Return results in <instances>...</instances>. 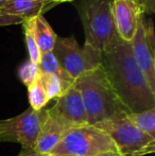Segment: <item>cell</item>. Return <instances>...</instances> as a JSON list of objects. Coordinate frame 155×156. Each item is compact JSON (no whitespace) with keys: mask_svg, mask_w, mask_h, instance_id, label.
<instances>
[{"mask_svg":"<svg viewBox=\"0 0 155 156\" xmlns=\"http://www.w3.org/2000/svg\"><path fill=\"white\" fill-rule=\"evenodd\" d=\"M68 131L69 129H66L64 125H62L60 122L48 115L39 132L34 150L41 153H50Z\"/></svg>","mask_w":155,"mask_h":156,"instance_id":"12","label":"cell"},{"mask_svg":"<svg viewBox=\"0 0 155 156\" xmlns=\"http://www.w3.org/2000/svg\"><path fill=\"white\" fill-rule=\"evenodd\" d=\"M101 67L119 102L128 113L155 108V93L135 61L131 44L119 38L102 51Z\"/></svg>","mask_w":155,"mask_h":156,"instance_id":"1","label":"cell"},{"mask_svg":"<svg viewBox=\"0 0 155 156\" xmlns=\"http://www.w3.org/2000/svg\"><path fill=\"white\" fill-rule=\"evenodd\" d=\"M125 115L123 114L93 126L110 136L121 156H143L154 153L155 138L134 126Z\"/></svg>","mask_w":155,"mask_h":156,"instance_id":"6","label":"cell"},{"mask_svg":"<svg viewBox=\"0 0 155 156\" xmlns=\"http://www.w3.org/2000/svg\"><path fill=\"white\" fill-rule=\"evenodd\" d=\"M46 1L56 5V4H58V3H63V2H71V1H76V0H46Z\"/></svg>","mask_w":155,"mask_h":156,"instance_id":"24","label":"cell"},{"mask_svg":"<svg viewBox=\"0 0 155 156\" xmlns=\"http://www.w3.org/2000/svg\"><path fill=\"white\" fill-rule=\"evenodd\" d=\"M28 96H29L30 107L33 108L34 111H41L47 105L49 102L47 99V94L41 85V81L37 78L34 83H32L28 87Z\"/></svg>","mask_w":155,"mask_h":156,"instance_id":"18","label":"cell"},{"mask_svg":"<svg viewBox=\"0 0 155 156\" xmlns=\"http://www.w3.org/2000/svg\"><path fill=\"white\" fill-rule=\"evenodd\" d=\"M115 156H121V154H120V153H119V152H117V153H116V154H115Z\"/></svg>","mask_w":155,"mask_h":156,"instance_id":"28","label":"cell"},{"mask_svg":"<svg viewBox=\"0 0 155 156\" xmlns=\"http://www.w3.org/2000/svg\"><path fill=\"white\" fill-rule=\"evenodd\" d=\"M52 52L62 69L73 82L101 66L102 52L86 43L81 47L72 35L58 36Z\"/></svg>","mask_w":155,"mask_h":156,"instance_id":"5","label":"cell"},{"mask_svg":"<svg viewBox=\"0 0 155 156\" xmlns=\"http://www.w3.org/2000/svg\"><path fill=\"white\" fill-rule=\"evenodd\" d=\"M38 76H39L38 66L36 64L32 63L30 60L26 61L25 63L21 64L18 69L19 79H20V81L27 87H29L32 83L35 82L36 79L38 78Z\"/></svg>","mask_w":155,"mask_h":156,"instance_id":"19","label":"cell"},{"mask_svg":"<svg viewBox=\"0 0 155 156\" xmlns=\"http://www.w3.org/2000/svg\"><path fill=\"white\" fill-rule=\"evenodd\" d=\"M23 18H19L16 16H12V15H5L0 13V27H4V26H13V25H19V23H23Z\"/></svg>","mask_w":155,"mask_h":156,"instance_id":"21","label":"cell"},{"mask_svg":"<svg viewBox=\"0 0 155 156\" xmlns=\"http://www.w3.org/2000/svg\"><path fill=\"white\" fill-rule=\"evenodd\" d=\"M82 97L88 125H96L128 114L108 83L103 69L99 68L75 81Z\"/></svg>","mask_w":155,"mask_h":156,"instance_id":"2","label":"cell"},{"mask_svg":"<svg viewBox=\"0 0 155 156\" xmlns=\"http://www.w3.org/2000/svg\"><path fill=\"white\" fill-rule=\"evenodd\" d=\"M114 0H78L77 10L82 21L85 43L104 51L119 39L113 17Z\"/></svg>","mask_w":155,"mask_h":156,"instance_id":"3","label":"cell"},{"mask_svg":"<svg viewBox=\"0 0 155 156\" xmlns=\"http://www.w3.org/2000/svg\"><path fill=\"white\" fill-rule=\"evenodd\" d=\"M143 19H145V16L139 23L136 34L130 44L137 65L143 71L151 89L155 93V53L151 50V48L149 47L147 41H146L145 31H143Z\"/></svg>","mask_w":155,"mask_h":156,"instance_id":"10","label":"cell"},{"mask_svg":"<svg viewBox=\"0 0 155 156\" xmlns=\"http://www.w3.org/2000/svg\"><path fill=\"white\" fill-rule=\"evenodd\" d=\"M4 141V132L3 126H2V121L0 120V142Z\"/></svg>","mask_w":155,"mask_h":156,"instance_id":"25","label":"cell"},{"mask_svg":"<svg viewBox=\"0 0 155 156\" xmlns=\"http://www.w3.org/2000/svg\"><path fill=\"white\" fill-rule=\"evenodd\" d=\"M32 27H33V34L35 37L36 44H37L41 53L53 51L58 35L49 25L47 19L43 15L33 17Z\"/></svg>","mask_w":155,"mask_h":156,"instance_id":"13","label":"cell"},{"mask_svg":"<svg viewBox=\"0 0 155 156\" xmlns=\"http://www.w3.org/2000/svg\"><path fill=\"white\" fill-rule=\"evenodd\" d=\"M38 79L46 91L48 101L52 100V99H58V97L62 96L69 87H71V86L66 85L60 78H58V76H54V74L39 72Z\"/></svg>","mask_w":155,"mask_h":156,"instance_id":"16","label":"cell"},{"mask_svg":"<svg viewBox=\"0 0 155 156\" xmlns=\"http://www.w3.org/2000/svg\"><path fill=\"white\" fill-rule=\"evenodd\" d=\"M118 152L110 136L93 125L70 129L49 154L53 156H90Z\"/></svg>","mask_w":155,"mask_h":156,"instance_id":"4","label":"cell"},{"mask_svg":"<svg viewBox=\"0 0 155 156\" xmlns=\"http://www.w3.org/2000/svg\"><path fill=\"white\" fill-rule=\"evenodd\" d=\"M6 1H8V0H0V8H1V6L3 5V4L5 3Z\"/></svg>","mask_w":155,"mask_h":156,"instance_id":"27","label":"cell"},{"mask_svg":"<svg viewBox=\"0 0 155 156\" xmlns=\"http://www.w3.org/2000/svg\"><path fill=\"white\" fill-rule=\"evenodd\" d=\"M47 113L68 129L88 124L82 97L75 84L56 99L55 104L47 109Z\"/></svg>","mask_w":155,"mask_h":156,"instance_id":"8","label":"cell"},{"mask_svg":"<svg viewBox=\"0 0 155 156\" xmlns=\"http://www.w3.org/2000/svg\"><path fill=\"white\" fill-rule=\"evenodd\" d=\"M143 31H145V37L147 41L149 47L151 48V50L155 53V37H154V27L152 19H148V21H146L143 19Z\"/></svg>","mask_w":155,"mask_h":156,"instance_id":"20","label":"cell"},{"mask_svg":"<svg viewBox=\"0 0 155 156\" xmlns=\"http://www.w3.org/2000/svg\"><path fill=\"white\" fill-rule=\"evenodd\" d=\"M23 31H25V41L27 46L28 53H29V60L32 63L38 65L41 61V52L39 50L37 44H36L35 37L33 34V27H32V18L26 19L23 23Z\"/></svg>","mask_w":155,"mask_h":156,"instance_id":"17","label":"cell"},{"mask_svg":"<svg viewBox=\"0 0 155 156\" xmlns=\"http://www.w3.org/2000/svg\"><path fill=\"white\" fill-rule=\"evenodd\" d=\"M52 156H53V155H52Z\"/></svg>","mask_w":155,"mask_h":156,"instance_id":"30","label":"cell"},{"mask_svg":"<svg viewBox=\"0 0 155 156\" xmlns=\"http://www.w3.org/2000/svg\"><path fill=\"white\" fill-rule=\"evenodd\" d=\"M125 116L134 126L150 137L155 138V108H150L140 113H128Z\"/></svg>","mask_w":155,"mask_h":156,"instance_id":"15","label":"cell"},{"mask_svg":"<svg viewBox=\"0 0 155 156\" xmlns=\"http://www.w3.org/2000/svg\"><path fill=\"white\" fill-rule=\"evenodd\" d=\"M136 1H138V2H140V0H136Z\"/></svg>","mask_w":155,"mask_h":156,"instance_id":"29","label":"cell"},{"mask_svg":"<svg viewBox=\"0 0 155 156\" xmlns=\"http://www.w3.org/2000/svg\"><path fill=\"white\" fill-rule=\"evenodd\" d=\"M52 6H54V4L46 0H8L0 8V13L16 16L26 20L43 15Z\"/></svg>","mask_w":155,"mask_h":156,"instance_id":"11","label":"cell"},{"mask_svg":"<svg viewBox=\"0 0 155 156\" xmlns=\"http://www.w3.org/2000/svg\"><path fill=\"white\" fill-rule=\"evenodd\" d=\"M38 69L39 72L43 73H50L54 74L58 78H60L63 82L68 86H72L75 84L72 80L69 78L66 74V72L62 69V67L60 66L56 58L54 56L53 52H46V53H41V61L38 63Z\"/></svg>","mask_w":155,"mask_h":156,"instance_id":"14","label":"cell"},{"mask_svg":"<svg viewBox=\"0 0 155 156\" xmlns=\"http://www.w3.org/2000/svg\"><path fill=\"white\" fill-rule=\"evenodd\" d=\"M18 156H52L49 153H41L35 151L34 149H23L19 153Z\"/></svg>","mask_w":155,"mask_h":156,"instance_id":"23","label":"cell"},{"mask_svg":"<svg viewBox=\"0 0 155 156\" xmlns=\"http://www.w3.org/2000/svg\"><path fill=\"white\" fill-rule=\"evenodd\" d=\"M145 15H152L155 12V0H140Z\"/></svg>","mask_w":155,"mask_h":156,"instance_id":"22","label":"cell"},{"mask_svg":"<svg viewBox=\"0 0 155 156\" xmlns=\"http://www.w3.org/2000/svg\"><path fill=\"white\" fill-rule=\"evenodd\" d=\"M143 16V5L136 0L113 1V17L117 35L125 43L130 44L132 41Z\"/></svg>","mask_w":155,"mask_h":156,"instance_id":"9","label":"cell"},{"mask_svg":"<svg viewBox=\"0 0 155 156\" xmlns=\"http://www.w3.org/2000/svg\"><path fill=\"white\" fill-rule=\"evenodd\" d=\"M117 152H105V153H100V154L90 155V156H115Z\"/></svg>","mask_w":155,"mask_h":156,"instance_id":"26","label":"cell"},{"mask_svg":"<svg viewBox=\"0 0 155 156\" xmlns=\"http://www.w3.org/2000/svg\"><path fill=\"white\" fill-rule=\"evenodd\" d=\"M47 117V109L34 111L30 107L16 117L1 120L4 141L18 142L23 149H34Z\"/></svg>","mask_w":155,"mask_h":156,"instance_id":"7","label":"cell"}]
</instances>
